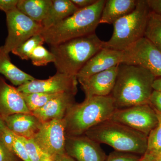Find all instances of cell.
<instances>
[{"label":"cell","mask_w":161,"mask_h":161,"mask_svg":"<svg viewBox=\"0 0 161 161\" xmlns=\"http://www.w3.org/2000/svg\"><path fill=\"white\" fill-rule=\"evenodd\" d=\"M100 144L85 134L66 136L65 152L77 161H105L107 156Z\"/></svg>","instance_id":"12"},{"label":"cell","mask_w":161,"mask_h":161,"mask_svg":"<svg viewBox=\"0 0 161 161\" xmlns=\"http://www.w3.org/2000/svg\"><path fill=\"white\" fill-rule=\"evenodd\" d=\"M52 3V0H19L17 9L34 21L41 23Z\"/></svg>","instance_id":"21"},{"label":"cell","mask_w":161,"mask_h":161,"mask_svg":"<svg viewBox=\"0 0 161 161\" xmlns=\"http://www.w3.org/2000/svg\"><path fill=\"white\" fill-rule=\"evenodd\" d=\"M118 66L97 73L88 78L78 79L85 95V98L111 95L117 78Z\"/></svg>","instance_id":"14"},{"label":"cell","mask_w":161,"mask_h":161,"mask_svg":"<svg viewBox=\"0 0 161 161\" xmlns=\"http://www.w3.org/2000/svg\"><path fill=\"white\" fill-rule=\"evenodd\" d=\"M136 0L106 1L99 24H113L116 21L130 14L135 9Z\"/></svg>","instance_id":"18"},{"label":"cell","mask_w":161,"mask_h":161,"mask_svg":"<svg viewBox=\"0 0 161 161\" xmlns=\"http://www.w3.org/2000/svg\"><path fill=\"white\" fill-rule=\"evenodd\" d=\"M150 10L161 15V0H147Z\"/></svg>","instance_id":"34"},{"label":"cell","mask_w":161,"mask_h":161,"mask_svg":"<svg viewBox=\"0 0 161 161\" xmlns=\"http://www.w3.org/2000/svg\"><path fill=\"white\" fill-rule=\"evenodd\" d=\"M104 41L95 33L50 47L57 72L77 76L81 69L103 48Z\"/></svg>","instance_id":"4"},{"label":"cell","mask_w":161,"mask_h":161,"mask_svg":"<svg viewBox=\"0 0 161 161\" xmlns=\"http://www.w3.org/2000/svg\"><path fill=\"white\" fill-rule=\"evenodd\" d=\"M155 156V154L147 152L144 155H142L139 161H153Z\"/></svg>","instance_id":"36"},{"label":"cell","mask_w":161,"mask_h":161,"mask_svg":"<svg viewBox=\"0 0 161 161\" xmlns=\"http://www.w3.org/2000/svg\"><path fill=\"white\" fill-rule=\"evenodd\" d=\"M105 0H97L92 6L79 9L70 16L47 29L40 34L50 46L95 32L99 24Z\"/></svg>","instance_id":"2"},{"label":"cell","mask_w":161,"mask_h":161,"mask_svg":"<svg viewBox=\"0 0 161 161\" xmlns=\"http://www.w3.org/2000/svg\"><path fill=\"white\" fill-rule=\"evenodd\" d=\"M158 155H161V150L160 152H159V153H158Z\"/></svg>","instance_id":"40"},{"label":"cell","mask_w":161,"mask_h":161,"mask_svg":"<svg viewBox=\"0 0 161 161\" xmlns=\"http://www.w3.org/2000/svg\"><path fill=\"white\" fill-rule=\"evenodd\" d=\"M97 0H71L72 3L78 9H84L92 6L97 2Z\"/></svg>","instance_id":"33"},{"label":"cell","mask_w":161,"mask_h":161,"mask_svg":"<svg viewBox=\"0 0 161 161\" xmlns=\"http://www.w3.org/2000/svg\"><path fill=\"white\" fill-rule=\"evenodd\" d=\"M31 161H42L45 153L35 142L33 139L20 136Z\"/></svg>","instance_id":"28"},{"label":"cell","mask_w":161,"mask_h":161,"mask_svg":"<svg viewBox=\"0 0 161 161\" xmlns=\"http://www.w3.org/2000/svg\"><path fill=\"white\" fill-rule=\"evenodd\" d=\"M0 74L18 87L36 79L13 64L9 54L4 51L3 46H0Z\"/></svg>","instance_id":"20"},{"label":"cell","mask_w":161,"mask_h":161,"mask_svg":"<svg viewBox=\"0 0 161 161\" xmlns=\"http://www.w3.org/2000/svg\"><path fill=\"white\" fill-rule=\"evenodd\" d=\"M76 95L63 93L50 100L44 106L32 112L42 122L65 118L71 107L75 103Z\"/></svg>","instance_id":"16"},{"label":"cell","mask_w":161,"mask_h":161,"mask_svg":"<svg viewBox=\"0 0 161 161\" xmlns=\"http://www.w3.org/2000/svg\"><path fill=\"white\" fill-rule=\"evenodd\" d=\"M153 161H161V155H156L155 159Z\"/></svg>","instance_id":"39"},{"label":"cell","mask_w":161,"mask_h":161,"mask_svg":"<svg viewBox=\"0 0 161 161\" xmlns=\"http://www.w3.org/2000/svg\"><path fill=\"white\" fill-rule=\"evenodd\" d=\"M144 37L161 51V15L150 11L148 16Z\"/></svg>","instance_id":"23"},{"label":"cell","mask_w":161,"mask_h":161,"mask_svg":"<svg viewBox=\"0 0 161 161\" xmlns=\"http://www.w3.org/2000/svg\"><path fill=\"white\" fill-rule=\"evenodd\" d=\"M31 113L21 92L0 76V118L17 113Z\"/></svg>","instance_id":"15"},{"label":"cell","mask_w":161,"mask_h":161,"mask_svg":"<svg viewBox=\"0 0 161 161\" xmlns=\"http://www.w3.org/2000/svg\"><path fill=\"white\" fill-rule=\"evenodd\" d=\"M64 119L43 122L33 139L44 153L55 156L64 153L66 140Z\"/></svg>","instance_id":"10"},{"label":"cell","mask_w":161,"mask_h":161,"mask_svg":"<svg viewBox=\"0 0 161 161\" xmlns=\"http://www.w3.org/2000/svg\"><path fill=\"white\" fill-rule=\"evenodd\" d=\"M27 108L30 112H34L44 106L50 100L61 93L51 94V93H23L21 92Z\"/></svg>","instance_id":"24"},{"label":"cell","mask_w":161,"mask_h":161,"mask_svg":"<svg viewBox=\"0 0 161 161\" xmlns=\"http://www.w3.org/2000/svg\"><path fill=\"white\" fill-rule=\"evenodd\" d=\"M155 112L158 119V122L156 126L148 135L147 152L158 155L161 150V114L157 111Z\"/></svg>","instance_id":"26"},{"label":"cell","mask_w":161,"mask_h":161,"mask_svg":"<svg viewBox=\"0 0 161 161\" xmlns=\"http://www.w3.org/2000/svg\"><path fill=\"white\" fill-rule=\"evenodd\" d=\"M45 43L44 39L40 34L35 35L22 43L11 52L23 60H29L30 57L34 50Z\"/></svg>","instance_id":"25"},{"label":"cell","mask_w":161,"mask_h":161,"mask_svg":"<svg viewBox=\"0 0 161 161\" xmlns=\"http://www.w3.org/2000/svg\"><path fill=\"white\" fill-rule=\"evenodd\" d=\"M127 64L138 65L150 71L156 78L161 77V51L147 38H141L125 50Z\"/></svg>","instance_id":"9"},{"label":"cell","mask_w":161,"mask_h":161,"mask_svg":"<svg viewBox=\"0 0 161 161\" xmlns=\"http://www.w3.org/2000/svg\"><path fill=\"white\" fill-rule=\"evenodd\" d=\"M127 62L125 51L103 48L87 62L76 77L77 79L88 78L121 64H127Z\"/></svg>","instance_id":"13"},{"label":"cell","mask_w":161,"mask_h":161,"mask_svg":"<svg viewBox=\"0 0 161 161\" xmlns=\"http://www.w3.org/2000/svg\"><path fill=\"white\" fill-rule=\"evenodd\" d=\"M0 137L22 161H31L20 137L9 130L0 118Z\"/></svg>","instance_id":"22"},{"label":"cell","mask_w":161,"mask_h":161,"mask_svg":"<svg viewBox=\"0 0 161 161\" xmlns=\"http://www.w3.org/2000/svg\"><path fill=\"white\" fill-rule=\"evenodd\" d=\"M29 60L35 66H43L49 63H54L55 58L52 52L41 45L34 50L30 55Z\"/></svg>","instance_id":"27"},{"label":"cell","mask_w":161,"mask_h":161,"mask_svg":"<svg viewBox=\"0 0 161 161\" xmlns=\"http://www.w3.org/2000/svg\"><path fill=\"white\" fill-rule=\"evenodd\" d=\"M19 0H0V10L5 13L16 9Z\"/></svg>","instance_id":"32"},{"label":"cell","mask_w":161,"mask_h":161,"mask_svg":"<svg viewBox=\"0 0 161 161\" xmlns=\"http://www.w3.org/2000/svg\"><path fill=\"white\" fill-rule=\"evenodd\" d=\"M6 14L8 36L3 46L8 53L30 38L41 33L43 29L41 23L34 21L17 8Z\"/></svg>","instance_id":"7"},{"label":"cell","mask_w":161,"mask_h":161,"mask_svg":"<svg viewBox=\"0 0 161 161\" xmlns=\"http://www.w3.org/2000/svg\"><path fill=\"white\" fill-rule=\"evenodd\" d=\"M85 135L119 152L143 155L148 148L147 136L110 119L92 127Z\"/></svg>","instance_id":"5"},{"label":"cell","mask_w":161,"mask_h":161,"mask_svg":"<svg viewBox=\"0 0 161 161\" xmlns=\"http://www.w3.org/2000/svg\"><path fill=\"white\" fill-rule=\"evenodd\" d=\"M153 90L161 92V77L155 78L153 84Z\"/></svg>","instance_id":"37"},{"label":"cell","mask_w":161,"mask_h":161,"mask_svg":"<svg viewBox=\"0 0 161 161\" xmlns=\"http://www.w3.org/2000/svg\"><path fill=\"white\" fill-rule=\"evenodd\" d=\"M79 9L71 0H52L51 6L41 25L43 29L49 28L70 16Z\"/></svg>","instance_id":"19"},{"label":"cell","mask_w":161,"mask_h":161,"mask_svg":"<svg viewBox=\"0 0 161 161\" xmlns=\"http://www.w3.org/2000/svg\"><path fill=\"white\" fill-rule=\"evenodd\" d=\"M149 104L156 111L161 114V92L153 90Z\"/></svg>","instance_id":"31"},{"label":"cell","mask_w":161,"mask_h":161,"mask_svg":"<svg viewBox=\"0 0 161 161\" xmlns=\"http://www.w3.org/2000/svg\"><path fill=\"white\" fill-rule=\"evenodd\" d=\"M156 78L150 71L142 67L119 64L115 86L111 94L116 108L149 104Z\"/></svg>","instance_id":"1"},{"label":"cell","mask_w":161,"mask_h":161,"mask_svg":"<svg viewBox=\"0 0 161 161\" xmlns=\"http://www.w3.org/2000/svg\"><path fill=\"white\" fill-rule=\"evenodd\" d=\"M141 157L137 154L115 151L110 153L105 161H139Z\"/></svg>","instance_id":"29"},{"label":"cell","mask_w":161,"mask_h":161,"mask_svg":"<svg viewBox=\"0 0 161 161\" xmlns=\"http://www.w3.org/2000/svg\"><path fill=\"white\" fill-rule=\"evenodd\" d=\"M150 7L147 0H136L135 9L113 24L112 37L104 41L103 48L124 51L144 37Z\"/></svg>","instance_id":"6"},{"label":"cell","mask_w":161,"mask_h":161,"mask_svg":"<svg viewBox=\"0 0 161 161\" xmlns=\"http://www.w3.org/2000/svg\"><path fill=\"white\" fill-rule=\"evenodd\" d=\"M1 119L12 132L28 139L33 138L43 124L31 113H17Z\"/></svg>","instance_id":"17"},{"label":"cell","mask_w":161,"mask_h":161,"mask_svg":"<svg viewBox=\"0 0 161 161\" xmlns=\"http://www.w3.org/2000/svg\"><path fill=\"white\" fill-rule=\"evenodd\" d=\"M53 161H77L66 153L54 156Z\"/></svg>","instance_id":"35"},{"label":"cell","mask_w":161,"mask_h":161,"mask_svg":"<svg viewBox=\"0 0 161 161\" xmlns=\"http://www.w3.org/2000/svg\"><path fill=\"white\" fill-rule=\"evenodd\" d=\"M110 120L125 125L147 136L158 122L156 112L150 104L116 109Z\"/></svg>","instance_id":"8"},{"label":"cell","mask_w":161,"mask_h":161,"mask_svg":"<svg viewBox=\"0 0 161 161\" xmlns=\"http://www.w3.org/2000/svg\"><path fill=\"white\" fill-rule=\"evenodd\" d=\"M116 109L111 95L93 96L80 103H75L64 118L66 136L84 135L92 127L111 119Z\"/></svg>","instance_id":"3"},{"label":"cell","mask_w":161,"mask_h":161,"mask_svg":"<svg viewBox=\"0 0 161 161\" xmlns=\"http://www.w3.org/2000/svg\"><path fill=\"white\" fill-rule=\"evenodd\" d=\"M0 161H22L5 145L0 137Z\"/></svg>","instance_id":"30"},{"label":"cell","mask_w":161,"mask_h":161,"mask_svg":"<svg viewBox=\"0 0 161 161\" xmlns=\"http://www.w3.org/2000/svg\"><path fill=\"white\" fill-rule=\"evenodd\" d=\"M54 156L45 153L42 161H53Z\"/></svg>","instance_id":"38"},{"label":"cell","mask_w":161,"mask_h":161,"mask_svg":"<svg viewBox=\"0 0 161 161\" xmlns=\"http://www.w3.org/2000/svg\"><path fill=\"white\" fill-rule=\"evenodd\" d=\"M77 77L57 72L48 79H35L18 87V91L23 93H69L76 95L78 92Z\"/></svg>","instance_id":"11"}]
</instances>
